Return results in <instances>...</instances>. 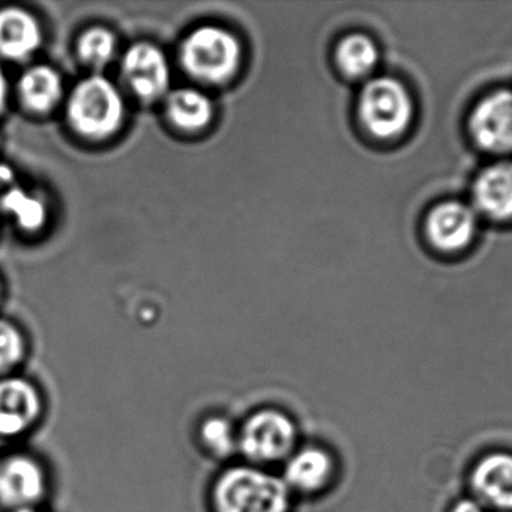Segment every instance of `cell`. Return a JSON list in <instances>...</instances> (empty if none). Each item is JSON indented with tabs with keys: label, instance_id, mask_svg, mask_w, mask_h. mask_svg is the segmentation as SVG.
Masks as SVG:
<instances>
[{
	"label": "cell",
	"instance_id": "obj_2",
	"mask_svg": "<svg viewBox=\"0 0 512 512\" xmlns=\"http://www.w3.org/2000/svg\"><path fill=\"white\" fill-rule=\"evenodd\" d=\"M124 100L118 89L104 79L94 76L74 88L68 101L71 127L88 139H106L119 130L124 121Z\"/></svg>",
	"mask_w": 512,
	"mask_h": 512
},
{
	"label": "cell",
	"instance_id": "obj_18",
	"mask_svg": "<svg viewBox=\"0 0 512 512\" xmlns=\"http://www.w3.org/2000/svg\"><path fill=\"white\" fill-rule=\"evenodd\" d=\"M0 212L13 215L17 224L25 230H38L46 223V205L37 197L28 194L20 185L5 199Z\"/></svg>",
	"mask_w": 512,
	"mask_h": 512
},
{
	"label": "cell",
	"instance_id": "obj_11",
	"mask_svg": "<svg viewBox=\"0 0 512 512\" xmlns=\"http://www.w3.org/2000/svg\"><path fill=\"white\" fill-rule=\"evenodd\" d=\"M43 43L40 23L20 8L0 10V56L10 61L31 58Z\"/></svg>",
	"mask_w": 512,
	"mask_h": 512
},
{
	"label": "cell",
	"instance_id": "obj_1",
	"mask_svg": "<svg viewBox=\"0 0 512 512\" xmlns=\"http://www.w3.org/2000/svg\"><path fill=\"white\" fill-rule=\"evenodd\" d=\"M218 512H287L289 485L250 467L227 470L215 485Z\"/></svg>",
	"mask_w": 512,
	"mask_h": 512
},
{
	"label": "cell",
	"instance_id": "obj_19",
	"mask_svg": "<svg viewBox=\"0 0 512 512\" xmlns=\"http://www.w3.org/2000/svg\"><path fill=\"white\" fill-rule=\"evenodd\" d=\"M116 40L112 32L104 28H92L80 37L77 52L85 64L103 68L115 55Z\"/></svg>",
	"mask_w": 512,
	"mask_h": 512
},
{
	"label": "cell",
	"instance_id": "obj_5",
	"mask_svg": "<svg viewBox=\"0 0 512 512\" xmlns=\"http://www.w3.org/2000/svg\"><path fill=\"white\" fill-rule=\"evenodd\" d=\"M293 422L277 410H262L248 419L241 434V448L254 461L286 457L295 445Z\"/></svg>",
	"mask_w": 512,
	"mask_h": 512
},
{
	"label": "cell",
	"instance_id": "obj_8",
	"mask_svg": "<svg viewBox=\"0 0 512 512\" xmlns=\"http://www.w3.org/2000/svg\"><path fill=\"white\" fill-rule=\"evenodd\" d=\"M44 493V473L40 464L26 455L0 461V505L28 509Z\"/></svg>",
	"mask_w": 512,
	"mask_h": 512
},
{
	"label": "cell",
	"instance_id": "obj_21",
	"mask_svg": "<svg viewBox=\"0 0 512 512\" xmlns=\"http://www.w3.org/2000/svg\"><path fill=\"white\" fill-rule=\"evenodd\" d=\"M203 439L218 454H227L233 448L232 427L226 419L214 418L209 419L203 425Z\"/></svg>",
	"mask_w": 512,
	"mask_h": 512
},
{
	"label": "cell",
	"instance_id": "obj_22",
	"mask_svg": "<svg viewBox=\"0 0 512 512\" xmlns=\"http://www.w3.org/2000/svg\"><path fill=\"white\" fill-rule=\"evenodd\" d=\"M16 175L13 169L7 164L0 163V209L4 205L5 199L10 196L11 191L17 187Z\"/></svg>",
	"mask_w": 512,
	"mask_h": 512
},
{
	"label": "cell",
	"instance_id": "obj_9",
	"mask_svg": "<svg viewBox=\"0 0 512 512\" xmlns=\"http://www.w3.org/2000/svg\"><path fill=\"white\" fill-rule=\"evenodd\" d=\"M470 484L479 503L500 512H512V454L491 452L473 467Z\"/></svg>",
	"mask_w": 512,
	"mask_h": 512
},
{
	"label": "cell",
	"instance_id": "obj_12",
	"mask_svg": "<svg viewBox=\"0 0 512 512\" xmlns=\"http://www.w3.org/2000/svg\"><path fill=\"white\" fill-rule=\"evenodd\" d=\"M431 242L442 250H460L475 233V215L463 203L445 202L431 211L427 221Z\"/></svg>",
	"mask_w": 512,
	"mask_h": 512
},
{
	"label": "cell",
	"instance_id": "obj_24",
	"mask_svg": "<svg viewBox=\"0 0 512 512\" xmlns=\"http://www.w3.org/2000/svg\"><path fill=\"white\" fill-rule=\"evenodd\" d=\"M8 101V80L4 71L0 68V113L4 112Z\"/></svg>",
	"mask_w": 512,
	"mask_h": 512
},
{
	"label": "cell",
	"instance_id": "obj_10",
	"mask_svg": "<svg viewBox=\"0 0 512 512\" xmlns=\"http://www.w3.org/2000/svg\"><path fill=\"white\" fill-rule=\"evenodd\" d=\"M37 389L19 377L0 380V436H17L40 416Z\"/></svg>",
	"mask_w": 512,
	"mask_h": 512
},
{
	"label": "cell",
	"instance_id": "obj_23",
	"mask_svg": "<svg viewBox=\"0 0 512 512\" xmlns=\"http://www.w3.org/2000/svg\"><path fill=\"white\" fill-rule=\"evenodd\" d=\"M449 512H485L484 506L478 500L461 499L452 506Z\"/></svg>",
	"mask_w": 512,
	"mask_h": 512
},
{
	"label": "cell",
	"instance_id": "obj_15",
	"mask_svg": "<svg viewBox=\"0 0 512 512\" xmlns=\"http://www.w3.org/2000/svg\"><path fill=\"white\" fill-rule=\"evenodd\" d=\"M19 92L26 109L35 113H49L61 101L64 85L58 71L38 65L23 74Z\"/></svg>",
	"mask_w": 512,
	"mask_h": 512
},
{
	"label": "cell",
	"instance_id": "obj_3",
	"mask_svg": "<svg viewBox=\"0 0 512 512\" xmlns=\"http://www.w3.org/2000/svg\"><path fill=\"white\" fill-rule=\"evenodd\" d=\"M181 62L194 79L220 85L235 76L241 62V46L226 29L202 26L182 44Z\"/></svg>",
	"mask_w": 512,
	"mask_h": 512
},
{
	"label": "cell",
	"instance_id": "obj_4",
	"mask_svg": "<svg viewBox=\"0 0 512 512\" xmlns=\"http://www.w3.org/2000/svg\"><path fill=\"white\" fill-rule=\"evenodd\" d=\"M359 112L374 136L389 139L409 125L413 113L412 100L401 83L382 77L362 89Z\"/></svg>",
	"mask_w": 512,
	"mask_h": 512
},
{
	"label": "cell",
	"instance_id": "obj_16",
	"mask_svg": "<svg viewBox=\"0 0 512 512\" xmlns=\"http://www.w3.org/2000/svg\"><path fill=\"white\" fill-rule=\"evenodd\" d=\"M212 113L209 98L194 89H179L167 98V115L181 130H203L211 122Z\"/></svg>",
	"mask_w": 512,
	"mask_h": 512
},
{
	"label": "cell",
	"instance_id": "obj_20",
	"mask_svg": "<svg viewBox=\"0 0 512 512\" xmlns=\"http://www.w3.org/2000/svg\"><path fill=\"white\" fill-rule=\"evenodd\" d=\"M25 352V344L19 329L0 319V373H7L16 367Z\"/></svg>",
	"mask_w": 512,
	"mask_h": 512
},
{
	"label": "cell",
	"instance_id": "obj_13",
	"mask_svg": "<svg viewBox=\"0 0 512 512\" xmlns=\"http://www.w3.org/2000/svg\"><path fill=\"white\" fill-rule=\"evenodd\" d=\"M476 205L493 218L512 217V163L488 167L476 179L473 188Z\"/></svg>",
	"mask_w": 512,
	"mask_h": 512
},
{
	"label": "cell",
	"instance_id": "obj_6",
	"mask_svg": "<svg viewBox=\"0 0 512 512\" xmlns=\"http://www.w3.org/2000/svg\"><path fill=\"white\" fill-rule=\"evenodd\" d=\"M122 73L134 94L142 100L155 101L169 91V62L152 44H134L122 61Z\"/></svg>",
	"mask_w": 512,
	"mask_h": 512
},
{
	"label": "cell",
	"instance_id": "obj_17",
	"mask_svg": "<svg viewBox=\"0 0 512 512\" xmlns=\"http://www.w3.org/2000/svg\"><path fill=\"white\" fill-rule=\"evenodd\" d=\"M376 44L362 34L349 35L341 41L337 50V59L344 73L352 77H362L373 70L377 64Z\"/></svg>",
	"mask_w": 512,
	"mask_h": 512
},
{
	"label": "cell",
	"instance_id": "obj_7",
	"mask_svg": "<svg viewBox=\"0 0 512 512\" xmlns=\"http://www.w3.org/2000/svg\"><path fill=\"white\" fill-rule=\"evenodd\" d=\"M470 127L482 148L512 151V92H496L481 101L473 112Z\"/></svg>",
	"mask_w": 512,
	"mask_h": 512
},
{
	"label": "cell",
	"instance_id": "obj_14",
	"mask_svg": "<svg viewBox=\"0 0 512 512\" xmlns=\"http://www.w3.org/2000/svg\"><path fill=\"white\" fill-rule=\"evenodd\" d=\"M334 458L325 449H302L293 455L286 467V484L304 493L323 490L334 476Z\"/></svg>",
	"mask_w": 512,
	"mask_h": 512
},
{
	"label": "cell",
	"instance_id": "obj_25",
	"mask_svg": "<svg viewBox=\"0 0 512 512\" xmlns=\"http://www.w3.org/2000/svg\"><path fill=\"white\" fill-rule=\"evenodd\" d=\"M19 512H32V511H29V509H23V511H19Z\"/></svg>",
	"mask_w": 512,
	"mask_h": 512
}]
</instances>
